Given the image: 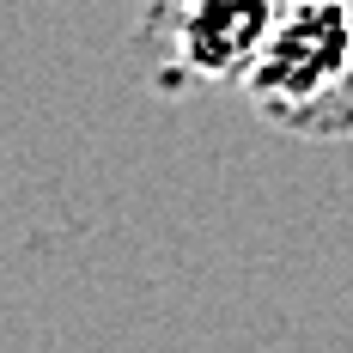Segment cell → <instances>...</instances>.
<instances>
[{
	"instance_id": "obj_1",
	"label": "cell",
	"mask_w": 353,
	"mask_h": 353,
	"mask_svg": "<svg viewBox=\"0 0 353 353\" xmlns=\"http://www.w3.org/2000/svg\"><path fill=\"white\" fill-rule=\"evenodd\" d=\"M244 92L292 134H353V0H281Z\"/></svg>"
},
{
	"instance_id": "obj_2",
	"label": "cell",
	"mask_w": 353,
	"mask_h": 353,
	"mask_svg": "<svg viewBox=\"0 0 353 353\" xmlns=\"http://www.w3.org/2000/svg\"><path fill=\"white\" fill-rule=\"evenodd\" d=\"M281 0H152L146 37L183 79H244Z\"/></svg>"
}]
</instances>
